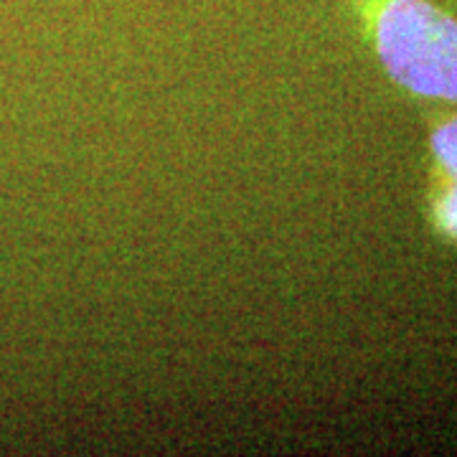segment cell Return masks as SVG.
Listing matches in <instances>:
<instances>
[{"instance_id": "6da1fadb", "label": "cell", "mask_w": 457, "mask_h": 457, "mask_svg": "<svg viewBox=\"0 0 457 457\" xmlns=\"http://www.w3.org/2000/svg\"><path fill=\"white\" fill-rule=\"evenodd\" d=\"M378 56L402 87L457 102V21L427 0H381Z\"/></svg>"}, {"instance_id": "7a4b0ae2", "label": "cell", "mask_w": 457, "mask_h": 457, "mask_svg": "<svg viewBox=\"0 0 457 457\" xmlns=\"http://www.w3.org/2000/svg\"><path fill=\"white\" fill-rule=\"evenodd\" d=\"M432 147H435V155L440 158L442 165L457 179V120L442 125L440 130L435 132Z\"/></svg>"}, {"instance_id": "3957f363", "label": "cell", "mask_w": 457, "mask_h": 457, "mask_svg": "<svg viewBox=\"0 0 457 457\" xmlns=\"http://www.w3.org/2000/svg\"><path fill=\"white\" fill-rule=\"evenodd\" d=\"M440 224L447 234L457 237V186L445 196V201H442Z\"/></svg>"}]
</instances>
